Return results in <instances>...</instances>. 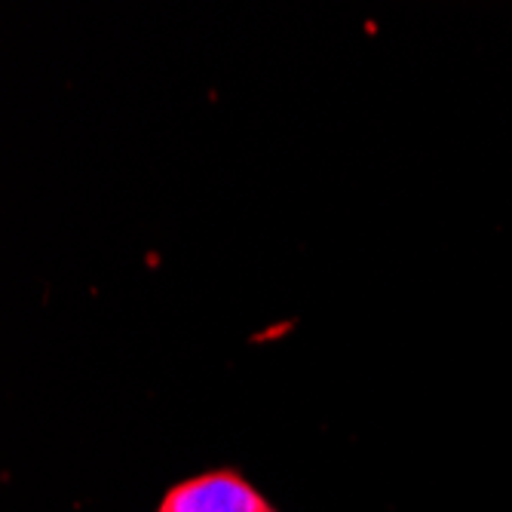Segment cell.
Masks as SVG:
<instances>
[{
    "mask_svg": "<svg viewBox=\"0 0 512 512\" xmlns=\"http://www.w3.org/2000/svg\"><path fill=\"white\" fill-rule=\"evenodd\" d=\"M157 512H273L270 503L234 470H212L166 491Z\"/></svg>",
    "mask_w": 512,
    "mask_h": 512,
    "instance_id": "obj_1",
    "label": "cell"
}]
</instances>
